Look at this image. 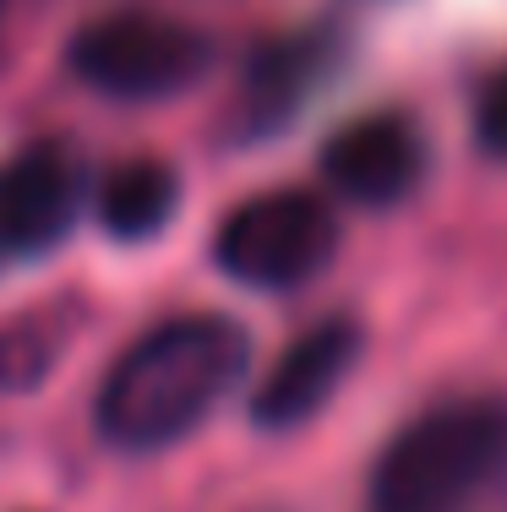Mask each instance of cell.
Returning <instances> with one entry per match:
<instances>
[{"mask_svg":"<svg viewBox=\"0 0 507 512\" xmlns=\"http://www.w3.org/2000/svg\"><path fill=\"white\" fill-rule=\"evenodd\" d=\"M251 338L235 316L191 311L169 316L126 349L99 387V436L126 453H159L191 436L240 387Z\"/></svg>","mask_w":507,"mask_h":512,"instance_id":"obj_1","label":"cell"},{"mask_svg":"<svg viewBox=\"0 0 507 512\" xmlns=\"http://www.w3.org/2000/svg\"><path fill=\"white\" fill-rule=\"evenodd\" d=\"M507 474V398H453L393 436L371 512H469Z\"/></svg>","mask_w":507,"mask_h":512,"instance_id":"obj_2","label":"cell"},{"mask_svg":"<svg viewBox=\"0 0 507 512\" xmlns=\"http://www.w3.org/2000/svg\"><path fill=\"white\" fill-rule=\"evenodd\" d=\"M213 66V39L191 22L153 11H115L71 39V71L104 99L153 104L175 99Z\"/></svg>","mask_w":507,"mask_h":512,"instance_id":"obj_3","label":"cell"},{"mask_svg":"<svg viewBox=\"0 0 507 512\" xmlns=\"http://www.w3.org/2000/svg\"><path fill=\"white\" fill-rule=\"evenodd\" d=\"M338 218L311 191H268L224 218L213 256L246 289H300L333 262Z\"/></svg>","mask_w":507,"mask_h":512,"instance_id":"obj_4","label":"cell"},{"mask_svg":"<svg viewBox=\"0 0 507 512\" xmlns=\"http://www.w3.org/2000/svg\"><path fill=\"white\" fill-rule=\"evenodd\" d=\"M322 175L338 197L360 207H398L426 175V142L404 115L349 120L322 148Z\"/></svg>","mask_w":507,"mask_h":512,"instance_id":"obj_5","label":"cell"},{"mask_svg":"<svg viewBox=\"0 0 507 512\" xmlns=\"http://www.w3.org/2000/svg\"><path fill=\"white\" fill-rule=\"evenodd\" d=\"M360 360V322L355 316H328L311 333H300L284 349V360L268 371V382L251 398V420L262 431H300L311 414L328 409V398L344 387V376Z\"/></svg>","mask_w":507,"mask_h":512,"instance_id":"obj_6","label":"cell"},{"mask_svg":"<svg viewBox=\"0 0 507 512\" xmlns=\"http://www.w3.org/2000/svg\"><path fill=\"white\" fill-rule=\"evenodd\" d=\"M77 218V164L60 148H33L0 169V262H33L60 246Z\"/></svg>","mask_w":507,"mask_h":512,"instance_id":"obj_7","label":"cell"},{"mask_svg":"<svg viewBox=\"0 0 507 512\" xmlns=\"http://www.w3.org/2000/svg\"><path fill=\"white\" fill-rule=\"evenodd\" d=\"M333 66V39L306 33V39H279L268 44L257 60L246 66V88H240V126L246 131H279L311 93L322 88Z\"/></svg>","mask_w":507,"mask_h":512,"instance_id":"obj_8","label":"cell"},{"mask_svg":"<svg viewBox=\"0 0 507 512\" xmlns=\"http://www.w3.org/2000/svg\"><path fill=\"white\" fill-rule=\"evenodd\" d=\"M180 207V180L159 158H131L120 164L99 191V224L115 240H153Z\"/></svg>","mask_w":507,"mask_h":512,"instance_id":"obj_9","label":"cell"},{"mask_svg":"<svg viewBox=\"0 0 507 512\" xmlns=\"http://www.w3.org/2000/svg\"><path fill=\"white\" fill-rule=\"evenodd\" d=\"M480 137H486L491 153H507V77L486 93V104H480Z\"/></svg>","mask_w":507,"mask_h":512,"instance_id":"obj_10","label":"cell"},{"mask_svg":"<svg viewBox=\"0 0 507 512\" xmlns=\"http://www.w3.org/2000/svg\"><path fill=\"white\" fill-rule=\"evenodd\" d=\"M6 6H11V0H0V17H6Z\"/></svg>","mask_w":507,"mask_h":512,"instance_id":"obj_11","label":"cell"}]
</instances>
